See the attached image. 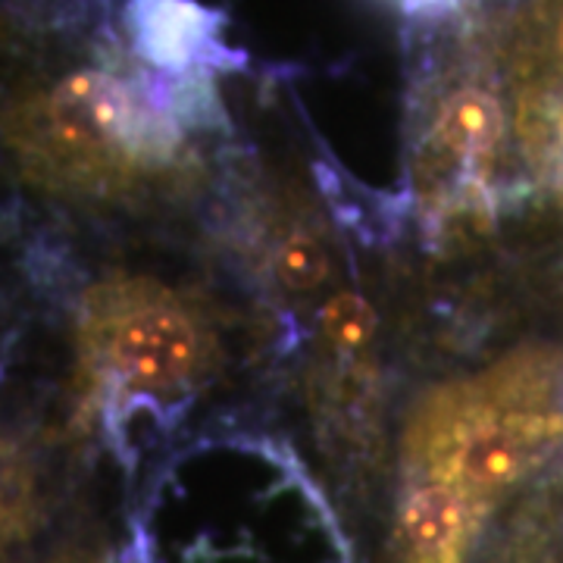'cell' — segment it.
I'll use <instances>...</instances> for the list:
<instances>
[{
    "label": "cell",
    "instance_id": "obj_1",
    "mask_svg": "<svg viewBox=\"0 0 563 563\" xmlns=\"http://www.w3.org/2000/svg\"><path fill=\"white\" fill-rule=\"evenodd\" d=\"M198 332L173 303L139 301L110 313L98 332L107 369L132 388L188 383L198 363Z\"/></svg>",
    "mask_w": 563,
    "mask_h": 563
},
{
    "label": "cell",
    "instance_id": "obj_2",
    "mask_svg": "<svg viewBox=\"0 0 563 563\" xmlns=\"http://www.w3.org/2000/svg\"><path fill=\"white\" fill-rule=\"evenodd\" d=\"M122 25L141 60L166 76H195L235 66L222 44V16L195 0H125Z\"/></svg>",
    "mask_w": 563,
    "mask_h": 563
},
{
    "label": "cell",
    "instance_id": "obj_3",
    "mask_svg": "<svg viewBox=\"0 0 563 563\" xmlns=\"http://www.w3.org/2000/svg\"><path fill=\"white\" fill-rule=\"evenodd\" d=\"M542 442L539 422H504L483 420L470 426L454 442L439 479H448L463 488L470 498H488L504 485H510L523 473L532 448Z\"/></svg>",
    "mask_w": 563,
    "mask_h": 563
},
{
    "label": "cell",
    "instance_id": "obj_4",
    "mask_svg": "<svg viewBox=\"0 0 563 563\" xmlns=\"http://www.w3.org/2000/svg\"><path fill=\"white\" fill-rule=\"evenodd\" d=\"M476 526V498L448 479L417 485L401 507V548L407 563H461Z\"/></svg>",
    "mask_w": 563,
    "mask_h": 563
},
{
    "label": "cell",
    "instance_id": "obj_5",
    "mask_svg": "<svg viewBox=\"0 0 563 563\" xmlns=\"http://www.w3.org/2000/svg\"><path fill=\"white\" fill-rule=\"evenodd\" d=\"M504 132V117L498 101L476 85H463L451 91L439 107L435 141L444 154L463 163L485 161Z\"/></svg>",
    "mask_w": 563,
    "mask_h": 563
},
{
    "label": "cell",
    "instance_id": "obj_6",
    "mask_svg": "<svg viewBox=\"0 0 563 563\" xmlns=\"http://www.w3.org/2000/svg\"><path fill=\"white\" fill-rule=\"evenodd\" d=\"M273 269L282 285L295 291H310L329 279V254L310 235H288L273 254Z\"/></svg>",
    "mask_w": 563,
    "mask_h": 563
},
{
    "label": "cell",
    "instance_id": "obj_7",
    "mask_svg": "<svg viewBox=\"0 0 563 563\" xmlns=\"http://www.w3.org/2000/svg\"><path fill=\"white\" fill-rule=\"evenodd\" d=\"M322 332L339 351H361L376 335V313L361 295H339L322 307Z\"/></svg>",
    "mask_w": 563,
    "mask_h": 563
},
{
    "label": "cell",
    "instance_id": "obj_8",
    "mask_svg": "<svg viewBox=\"0 0 563 563\" xmlns=\"http://www.w3.org/2000/svg\"><path fill=\"white\" fill-rule=\"evenodd\" d=\"M407 10H417V13H435V10H444L451 7L454 0H401Z\"/></svg>",
    "mask_w": 563,
    "mask_h": 563
},
{
    "label": "cell",
    "instance_id": "obj_9",
    "mask_svg": "<svg viewBox=\"0 0 563 563\" xmlns=\"http://www.w3.org/2000/svg\"><path fill=\"white\" fill-rule=\"evenodd\" d=\"M554 44H558V54L563 57V13L561 20H558V29H554Z\"/></svg>",
    "mask_w": 563,
    "mask_h": 563
},
{
    "label": "cell",
    "instance_id": "obj_10",
    "mask_svg": "<svg viewBox=\"0 0 563 563\" xmlns=\"http://www.w3.org/2000/svg\"><path fill=\"white\" fill-rule=\"evenodd\" d=\"M554 125H558V139L563 144V101L558 103V117H554Z\"/></svg>",
    "mask_w": 563,
    "mask_h": 563
},
{
    "label": "cell",
    "instance_id": "obj_11",
    "mask_svg": "<svg viewBox=\"0 0 563 563\" xmlns=\"http://www.w3.org/2000/svg\"><path fill=\"white\" fill-rule=\"evenodd\" d=\"M544 563H558V561H544Z\"/></svg>",
    "mask_w": 563,
    "mask_h": 563
}]
</instances>
